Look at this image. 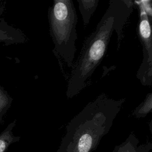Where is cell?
I'll list each match as a JSON object with an SVG mask.
<instances>
[{
	"instance_id": "obj_5",
	"label": "cell",
	"mask_w": 152,
	"mask_h": 152,
	"mask_svg": "<svg viewBox=\"0 0 152 152\" xmlns=\"http://www.w3.org/2000/svg\"><path fill=\"white\" fill-rule=\"evenodd\" d=\"M139 140L134 134H131L122 144L115 147L113 152H151L152 144L150 142L139 144Z\"/></svg>"
},
{
	"instance_id": "obj_7",
	"label": "cell",
	"mask_w": 152,
	"mask_h": 152,
	"mask_svg": "<svg viewBox=\"0 0 152 152\" xmlns=\"http://www.w3.org/2000/svg\"><path fill=\"white\" fill-rule=\"evenodd\" d=\"M152 109V93H148L144 100L134 109L132 115L137 118L145 117Z\"/></svg>"
},
{
	"instance_id": "obj_6",
	"label": "cell",
	"mask_w": 152,
	"mask_h": 152,
	"mask_svg": "<svg viewBox=\"0 0 152 152\" xmlns=\"http://www.w3.org/2000/svg\"><path fill=\"white\" fill-rule=\"evenodd\" d=\"M84 26H87L98 5L99 0H77Z\"/></svg>"
},
{
	"instance_id": "obj_1",
	"label": "cell",
	"mask_w": 152,
	"mask_h": 152,
	"mask_svg": "<svg viewBox=\"0 0 152 152\" xmlns=\"http://www.w3.org/2000/svg\"><path fill=\"white\" fill-rule=\"evenodd\" d=\"M134 2L130 0H110L109 7L94 31L85 39L80 54L72 68L66 95L68 99L77 96L87 85L106 52L115 30L117 49L124 38V28L133 11Z\"/></svg>"
},
{
	"instance_id": "obj_4",
	"label": "cell",
	"mask_w": 152,
	"mask_h": 152,
	"mask_svg": "<svg viewBox=\"0 0 152 152\" xmlns=\"http://www.w3.org/2000/svg\"><path fill=\"white\" fill-rule=\"evenodd\" d=\"M140 9L137 34L142 46V61L137 71V77L144 86L152 84V37L150 19L142 1L136 2Z\"/></svg>"
},
{
	"instance_id": "obj_3",
	"label": "cell",
	"mask_w": 152,
	"mask_h": 152,
	"mask_svg": "<svg viewBox=\"0 0 152 152\" xmlns=\"http://www.w3.org/2000/svg\"><path fill=\"white\" fill-rule=\"evenodd\" d=\"M48 18L50 35L54 44L53 49L58 61L72 68L77 39L76 26L78 17L72 0H54L49 7Z\"/></svg>"
},
{
	"instance_id": "obj_8",
	"label": "cell",
	"mask_w": 152,
	"mask_h": 152,
	"mask_svg": "<svg viewBox=\"0 0 152 152\" xmlns=\"http://www.w3.org/2000/svg\"><path fill=\"white\" fill-rule=\"evenodd\" d=\"M14 125L9 126L1 135H0V152H6L10 145L19 141V137H15L12 133Z\"/></svg>"
},
{
	"instance_id": "obj_2",
	"label": "cell",
	"mask_w": 152,
	"mask_h": 152,
	"mask_svg": "<svg viewBox=\"0 0 152 152\" xmlns=\"http://www.w3.org/2000/svg\"><path fill=\"white\" fill-rule=\"evenodd\" d=\"M125 98L99 94L68 123L56 152H92L110 129Z\"/></svg>"
}]
</instances>
